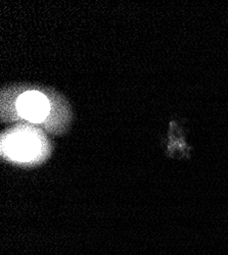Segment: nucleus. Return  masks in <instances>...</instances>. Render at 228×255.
<instances>
[{"label":"nucleus","instance_id":"nucleus-1","mask_svg":"<svg viewBox=\"0 0 228 255\" xmlns=\"http://www.w3.org/2000/svg\"><path fill=\"white\" fill-rule=\"evenodd\" d=\"M5 154L17 161H31L37 158L41 152L39 138L30 132H17L2 143Z\"/></svg>","mask_w":228,"mask_h":255},{"label":"nucleus","instance_id":"nucleus-2","mask_svg":"<svg viewBox=\"0 0 228 255\" xmlns=\"http://www.w3.org/2000/svg\"><path fill=\"white\" fill-rule=\"evenodd\" d=\"M16 110L24 119L32 123H39L47 116L49 104L47 98L42 93L28 91L18 97Z\"/></svg>","mask_w":228,"mask_h":255}]
</instances>
